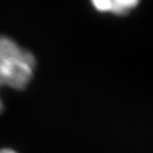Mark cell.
<instances>
[{
  "label": "cell",
  "mask_w": 153,
  "mask_h": 153,
  "mask_svg": "<svg viewBox=\"0 0 153 153\" xmlns=\"http://www.w3.org/2000/svg\"><path fill=\"white\" fill-rule=\"evenodd\" d=\"M34 56L11 39L0 35V86L22 90L35 69Z\"/></svg>",
  "instance_id": "6da1fadb"
},
{
  "label": "cell",
  "mask_w": 153,
  "mask_h": 153,
  "mask_svg": "<svg viewBox=\"0 0 153 153\" xmlns=\"http://www.w3.org/2000/svg\"><path fill=\"white\" fill-rule=\"evenodd\" d=\"M91 4L100 13L124 15L134 9L140 0H91Z\"/></svg>",
  "instance_id": "7a4b0ae2"
},
{
  "label": "cell",
  "mask_w": 153,
  "mask_h": 153,
  "mask_svg": "<svg viewBox=\"0 0 153 153\" xmlns=\"http://www.w3.org/2000/svg\"><path fill=\"white\" fill-rule=\"evenodd\" d=\"M0 153H16V152L10 150V149H4V150H0Z\"/></svg>",
  "instance_id": "3957f363"
},
{
  "label": "cell",
  "mask_w": 153,
  "mask_h": 153,
  "mask_svg": "<svg viewBox=\"0 0 153 153\" xmlns=\"http://www.w3.org/2000/svg\"><path fill=\"white\" fill-rule=\"evenodd\" d=\"M2 111V101H1V98H0V112Z\"/></svg>",
  "instance_id": "277c9868"
}]
</instances>
